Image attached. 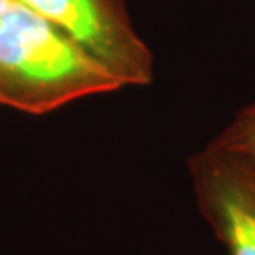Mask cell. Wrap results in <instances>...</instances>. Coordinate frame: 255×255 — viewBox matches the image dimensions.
Instances as JSON below:
<instances>
[{
    "label": "cell",
    "instance_id": "1",
    "mask_svg": "<svg viewBox=\"0 0 255 255\" xmlns=\"http://www.w3.org/2000/svg\"><path fill=\"white\" fill-rule=\"evenodd\" d=\"M125 83L53 23L19 0L0 17V104L44 116Z\"/></svg>",
    "mask_w": 255,
    "mask_h": 255
},
{
    "label": "cell",
    "instance_id": "2",
    "mask_svg": "<svg viewBox=\"0 0 255 255\" xmlns=\"http://www.w3.org/2000/svg\"><path fill=\"white\" fill-rule=\"evenodd\" d=\"M66 32L127 85L153 80V57L128 17L125 0H19Z\"/></svg>",
    "mask_w": 255,
    "mask_h": 255
},
{
    "label": "cell",
    "instance_id": "3",
    "mask_svg": "<svg viewBox=\"0 0 255 255\" xmlns=\"http://www.w3.org/2000/svg\"><path fill=\"white\" fill-rule=\"evenodd\" d=\"M204 219L229 255H255V166L210 144L189 159Z\"/></svg>",
    "mask_w": 255,
    "mask_h": 255
},
{
    "label": "cell",
    "instance_id": "4",
    "mask_svg": "<svg viewBox=\"0 0 255 255\" xmlns=\"http://www.w3.org/2000/svg\"><path fill=\"white\" fill-rule=\"evenodd\" d=\"M212 146L255 166V102L238 112Z\"/></svg>",
    "mask_w": 255,
    "mask_h": 255
},
{
    "label": "cell",
    "instance_id": "5",
    "mask_svg": "<svg viewBox=\"0 0 255 255\" xmlns=\"http://www.w3.org/2000/svg\"><path fill=\"white\" fill-rule=\"evenodd\" d=\"M9 4H11V0H0V17L4 15V11L8 9Z\"/></svg>",
    "mask_w": 255,
    "mask_h": 255
}]
</instances>
